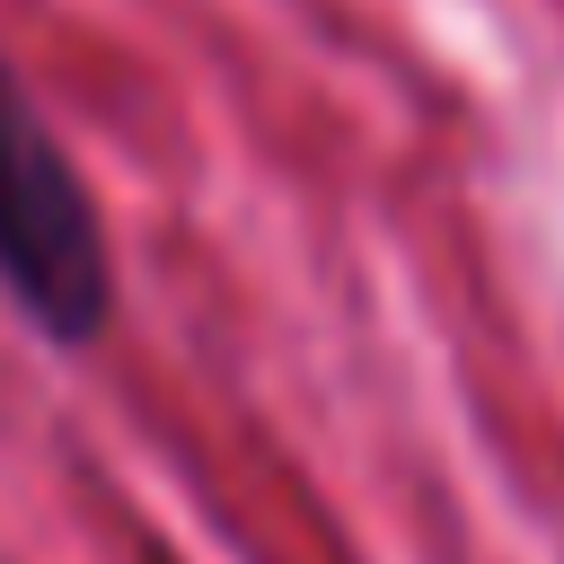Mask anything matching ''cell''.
Here are the masks:
<instances>
[{"instance_id":"6da1fadb","label":"cell","mask_w":564,"mask_h":564,"mask_svg":"<svg viewBox=\"0 0 564 564\" xmlns=\"http://www.w3.org/2000/svg\"><path fill=\"white\" fill-rule=\"evenodd\" d=\"M0 291L53 352H88L115 326V247L97 194L9 53H0Z\"/></svg>"}]
</instances>
